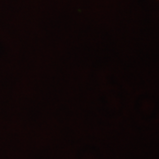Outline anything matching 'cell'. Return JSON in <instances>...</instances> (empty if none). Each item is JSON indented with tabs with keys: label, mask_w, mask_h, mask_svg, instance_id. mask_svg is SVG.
I'll return each mask as SVG.
<instances>
[]
</instances>
